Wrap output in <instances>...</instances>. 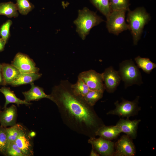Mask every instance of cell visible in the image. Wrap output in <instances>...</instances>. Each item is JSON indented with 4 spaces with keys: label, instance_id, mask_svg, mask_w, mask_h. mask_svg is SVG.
<instances>
[{
    "label": "cell",
    "instance_id": "cell-1",
    "mask_svg": "<svg viewBox=\"0 0 156 156\" xmlns=\"http://www.w3.org/2000/svg\"><path fill=\"white\" fill-rule=\"evenodd\" d=\"M71 84L67 80L61 81L53 88L49 99L56 105L63 122L69 129L89 138L95 137L104 123L93 106L74 93Z\"/></svg>",
    "mask_w": 156,
    "mask_h": 156
},
{
    "label": "cell",
    "instance_id": "cell-2",
    "mask_svg": "<svg viewBox=\"0 0 156 156\" xmlns=\"http://www.w3.org/2000/svg\"><path fill=\"white\" fill-rule=\"evenodd\" d=\"M151 16L143 7L128 11L127 21L132 34L133 43L137 45L141 38L144 28L151 20Z\"/></svg>",
    "mask_w": 156,
    "mask_h": 156
},
{
    "label": "cell",
    "instance_id": "cell-3",
    "mask_svg": "<svg viewBox=\"0 0 156 156\" xmlns=\"http://www.w3.org/2000/svg\"><path fill=\"white\" fill-rule=\"evenodd\" d=\"M78 12V17L73 23L77 27L76 31L81 38L84 40L92 28L104 21L87 7H84Z\"/></svg>",
    "mask_w": 156,
    "mask_h": 156
},
{
    "label": "cell",
    "instance_id": "cell-4",
    "mask_svg": "<svg viewBox=\"0 0 156 156\" xmlns=\"http://www.w3.org/2000/svg\"><path fill=\"white\" fill-rule=\"evenodd\" d=\"M138 68L131 59L124 60L120 64L118 72L124 82L125 88L134 84L140 85L143 83Z\"/></svg>",
    "mask_w": 156,
    "mask_h": 156
},
{
    "label": "cell",
    "instance_id": "cell-5",
    "mask_svg": "<svg viewBox=\"0 0 156 156\" xmlns=\"http://www.w3.org/2000/svg\"><path fill=\"white\" fill-rule=\"evenodd\" d=\"M139 96H137L133 101H129L123 99L119 103L117 101L114 103L115 108L108 111L107 115H115L127 118L137 115L141 110L138 105Z\"/></svg>",
    "mask_w": 156,
    "mask_h": 156
},
{
    "label": "cell",
    "instance_id": "cell-6",
    "mask_svg": "<svg viewBox=\"0 0 156 156\" xmlns=\"http://www.w3.org/2000/svg\"><path fill=\"white\" fill-rule=\"evenodd\" d=\"M126 11H112L106 18V27L108 32L117 36L122 32L129 29L125 20Z\"/></svg>",
    "mask_w": 156,
    "mask_h": 156
},
{
    "label": "cell",
    "instance_id": "cell-7",
    "mask_svg": "<svg viewBox=\"0 0 156 156\" xmlns=\"http://www.w3.org/2000/svg\"><path fill=\"white\" fill-rule=\"evenodd\" d=\"M81 79L91 90H97L104 92L105 88L102 73L90 70L80 73L78 78Z\"/></svg>",
    "mask_w": 156,
    "mask_h": 156
},
{
    "label": "cell",
    "instance_id": "cell-8",
    "mask_svg": "<svg viewBox=\"0 0 156 156\" xmlns=\"http://www.w3.org/2000/svg\"><path fill=\"white\" fill-rule=\"evenodd\" d=\"M91 144L92 148L100 155L103 156H112L114 153L115 143L111 140L105 139L101 137L89 138L88 140Z\"/></svg>",
    "mask_w": 156,
    "mask_h": 156
},
{
    "label": "cell",
    "instance_id": "cell-9",
    "mask_svg": "<svg viewBox=\"0 0 156 156\" xmlns=\"http://www.w3.org/2000/svg\"><path fill=\"white\" fill-rule=\"evenodd\" d=\"M132 140L126 135H122L114 143V156H135L136 149Z\"/></svg>",
    "mask_w": 156,
    "mask_h": 156
},
{
    "label": "cell",
    "instance_id": "cell-10",
    "mask_svg": "<svg viewBox=\"0 0 156 156\" xmlns=\"http://www.w3.org/2000/svg\"><path fill=\"white\" fill-rule=\"evenodd\" d=\"M12 64L21 73H38L39 70L31 59L27 55L21 53L16 55Z\"/></svg>",
    "mask_w": 156,
    "mask_h": 156
},
{
    "label": "cell",
    "instance_id": "cell-11",
    "mask_svg": "<svg viewBox=\"0 0 156 156\" xmlns=\"http://www.w3.org/2000/svg\"><path fill=\"white\" fill-rule=\"evenodd\" d=\"M29 131L24 126L15 143L25 156L34 155V143L32 138L29 135Z\"/></svg>",
    "mask_w": 156,
    "mask_h": 156
},
{
    "label": "cell",
    "instance_id": "cell-12",
    "mask_svg": "<svg viewBox=\"0 0 156 156\" xmlns=\"http://www.w3.org/2000/svg\"><path fill=\"white\" fill-rule=\"evenodd\" d=\"M102 75L105 90L109 93L113 92L121 80L118 71L110 66L106 68Z\"/></svg>",
    "mask_w": 156,
    "mask_h": 156
},
{
    "label": "cell",
    "instance_id": "cell-13",
    "mask_svg": "<svg viewBox=\"0 0 156 156\" xmlns=\"http://www.w3.org/2000/svg\"><path fill=\"white\" fill-rule=\"evenodd\" d=\"M141 121L140 119L131 120L129 118H120L116 125L121 133H125L132 139H135L137 136L138 125Z\"/></svg>",
    "mask_w": 156,
    "mask_h": 156
},
{
    "label": "cell",
    "instance_id": "cell-14",
    "mask_svg": "<svg viewBox=\"0 0 156 156\" xmlns=\"http://www.w3.org/2000/svg\"><path fill=\"white\" fill-rule=\"evenodd\" d=\"M17 109L14 105L6 107L0 111V126L4 127H11L16 123Z\"/></svg>",
    "mask_w": 156,
    "mask_h": 156
},
{
    "label": "cell",
    "instance_id": "cell-15",
    "mask_svg": "<svg viewBox=\"0 0 156 156\" xmlns=\"http://www.w3.org/2000/svg\"><path fill=\"white\" fill-rule=\"evenodd\" d=\"M30 84L31 88L29 90L22 92L26 101L30 102L31 101H38L44 98L50 99V95L46 94L43 88L35 85L33 82Z\"/></svg>",
    "mask_w": 156,
    "mask_h": 156
},
{
    "label": "cell",
    "instance_id": "cell-16",
    "mask_svg": "<svg viewBox=\"0 0 156 156\" xmlns=\"http://www.w3.org/2000/svg\"><path fill=\"white\" fill-rule=\"evenodd\" d=\"M2 72L4 85L10 84L19 76L21 73L12 65L2 64Z\"/></svg>",
    "mask_w": 156,
    "mask_h": 156
},
{
    "label": "cell",
    "instance_id": "cell-17",
    "mask_svg": "<svg viewBox=\"0 0 156 156\" xmlns=\"http://www.w3.org/2000/svg\"><path fill=\"white\" fill-rule=\"evenodd\" d=\"M121 133L119 127L116 125L109 126L104 125L98 130L96 136H98L105 139L112 140L116 138Z\"/></svg>",
    "mask_w": 156,
    "mask_h": 156
},
{
    "label": "cell",
    "instance_id": "cell-18",
    "mask_svg": "<svg viewBox=\"0 0 156 156\" xmlns=\"http://www.w3.org/2000/svg\"><path fill=\"white\" fill-rule=\"evenodd\" d=\"M0 92L4 95L5 99L3 109L6 107L8 104L11 103H15L18 107L20 105H29L31 104V103L27 102L25 100H22L18 98L9 88L2 87L0 89Z\"/></svg>",
    "mask_w": 156,
    "mask_h": 156
},
{
    "label": "cell",
    "instance_id": "cell-19",
    "mask_svg": "<svg viewBox=\"0 0 156 156\" xmlns=\"http://www.w3.org/2000/svg\"><path fill=\"white\" fill-rule=\"evenodd\" d=\"M42 74L38 73H21L18 77L10 84L13 86L31 83L38 79Z\"/></svg>",
    "mask_w": 156,
    "mask_h": 156
},
{
    "label": "cell",
    "instance_id": "cell-20",
    "mask_svg": "<svg viewBox=\"0 0 156 156\" xmlns=\"http://www.w3.org/2000/svg\"><path fill=\"white\" fill-rule=\"evenodd\" d=\"M16 5L11 1L0 3V15H5L9 18L17 17L18 15Z\"/></svg>",
    "mask_w": 156,
    "mask_h": 156
},
{
    "label": "cell",
    "instance_id": "cell-21",
    "mask_svg": "<svg viewBox=\"0 0 156 156\" xmlns=\"http://www.w3.org/2000/svg\"><path fill=\"white\" fill-rule=\"evenodd\" d=\"M135 60L137 66L147 74H149L156 67V64L148 58L142 57L138 56L135 58Z\"/></svg>",
    "mask_w": 156,
    "mask_h": 156
},
{
    "label": "cell",
    "instance_id": "cell-22",
    "mask_svg": "<svg viewBox=\"0 0 156 156\" xmlns=\"http://www.w3.org/2000/svg\"><path fill=\"white\" fill-rule=\"evenodd\" d=\"M93 5L106 17L111 12L109 0H90Z\"/></svg>",
    "mask_w": 156,
    "mask_h": 156
},
{
    "label": "cell",
    "instance_id": "cell-23",
    "mask_svg": "<svg viewBox=\"0 0 156 156\" xmlns=\"http://www.w3.org/2000/svg\"><path fill=\"white\" fill-rule=\"evenodd\" d=\"M24 126L22 124L16 123L14 126L10 127H6L8 146L10 144L15 142Z\"/></svg>",
    "mask_w": 156,
    "mask_h": 156
},
{
    "label": "cell",
    "instance_id": "cell-24",
    "mask_svg": "<svg viewBox=\"0 0 156 156\" xmlns=\"http://www.w3.org/2000/svg\"><path fill=\"white\" fill-rule=\"evenodd\" d=\"M72 90L76 95L83 97L90 90L88 86L81 79L78 78L76 83L71 84Z\"/></svg>",
    "mask_w": 156,
    "mask_h": 156
},
{
    "label": "cell",
    "instance_id": "cell-25",
    "mask_svg": "<svg viewBox=\"0 0 156 156\" xmlns=\"http://www.w3.org/2000/svg\"><path fill=\"white\" fill-rule=\"evenodd\" d=\"M103 92L90 90L83 98L89 105L93 106L103 96Z\"/></svg>",
    "mask_w": 156,
    "mask_h": 156
},
{
    "label": "cell",
    "instance_id": "cell-26",
    "mask_svg": "<svg viewBox=\"0 0 156 156\" xmlns=\"http://www.w3.org/2000/svg\"><path fill=\"white\" fill-rule=\"evenodd\" d=\"M112 11H128L130 5L129 0H109Z\"/></svg>",
    "mask_w": 156,
    "mask_h": 156
},
{
    "label": "cell",
    "instance_id": "cell-27",
    "mask_svg": "<svg viewBox=\"0 0 156 156\" xmlns=\"http://www.w3.org/2000/svg\"><path fill=\"white\" fill-rule=\"evenodd\" d=\"M18 10L22 15H26L34 8V5L29 0H16Z\"/></svg>",
    "mask_w": 156,
    "mask_h": 156
},
{
    "label": "cell",
    "instance_id": "cell-28",
    "mask_svg": "<svg viewBox=\"0 0 156 156\" xmlns=\"http://www.w3.org/2000/svg\"><path fill=\"white\" fill-rule=\"evenodd\" d=\"M8 146L6 127L0 126V155L5 156Z\"/></svg>",
    "mask_w": 156,
    "mask_h": 156
},
{
    "label": "cell",
    "instance_id": "cell-29",
    "mask_svg": "<svg viewBox=\"0 0 156 156\" xmlns=\"http://www.w3.org/2000/svg\"><path fill=\"white\" fill-rule=\"evenodd\" d=\"M12 23V21L8 20L0 27V37L6 43L10 36V28Z\"/></svg>",
    "mask_w": 156,
    "mask_h": 156
},
{
    "label": "cell",
    "instance_id": "cell-30",
    "mask_svg": "<svg viewBox=\"0 0 156 156\" xmlns=\"http://www.w3.org/2000/svg\"><path fill=\"white\" fill-rule=\"evenodd\" d=\"M6 156H25L15 142L9 144L7 149Z\"/></svg>",
    "mask_w": 156,
    "mask_h": 156
},
{
    "label": "cell",
    "instance_id": "cell-31",
    "mask_svg": "<svg viewBox=\"0 0 156 156\" xmlns=\"http://www.w3.org/2000/svg\"><path fill=\"white\" fill-rule=\"evenodd\" d=\"M6 43L0 37V52L3 51Z\"/></svg>",
    "mask_w": 156,
    "mask_h": 156
},
{
    "label": "cell",
    "instance_id": "cell-32",
    "mask_svg": "<svg viewBox=\"0 0 156 156\" xmlns=\"http://www.w3.org/2000/svg\"><path fill=\"white\" fill-rule=\"evenodd\" d=\"M90 156H99V154L93 149L92 148L90 155Z\"/></svg>",
    "mask_w": 156,
    "mask_h": 156
},
{
    "label": "cell",
    "instance_id": "cell-33",
    "mask_svg": "<svg viewBox=\"0 0 156 156\" xmlns=\"http://www.w3.org/2000/svg\"><path fill=\"white\" fill-rule=\"evenodd\" d=\"M29 133L30 135L32 138L36 135V133L34 131L29 132Z\"/></svg>",
    "mask_w": 156,
    "mask_h": 156
},
{
    "label": "cell",
    "instance_id": "cell-34",
    "mask_svg": "<svg viewBox=\"0 0 156 156\" xmlns=\"http://www.w3.org/2000/svg\"><path fill=\"white\" fill-rule=\"evenodd\" d=\"M3 80L2 75L1 73L0 72V83L2 82Z\"/></svg>",
    "mask_w": 156,
    "mask_h": 156
},
{
    "label": "cell",
    "instance_id": "cell-35",
    "mask_svg": "<svg viewBox=\"0 0 156 156\" xmlns=\"http://www.w3.org/2000/svg\"><path fill=\"white\" fill-rule=\"evenodd\" d=\"M2 64H0V72L2 71Z\"/></svg>",
    "mask_w": 156,
    "mask_h": 156
},
{
    "label": "cell",
    "instance_id": "cell-36",
    "mask_svg": "<svg viewBox=\"0 0 156 156\" xmlns=\"http://www.w3.org/2000/svg\"><path fill=\"white\" fill-rule=\"evenodd\" d=\"M1 111V106L0 105V111Z\"/></svg>",
    "mask_w": 156,
    "mask_h": 156
}]
</instances>
